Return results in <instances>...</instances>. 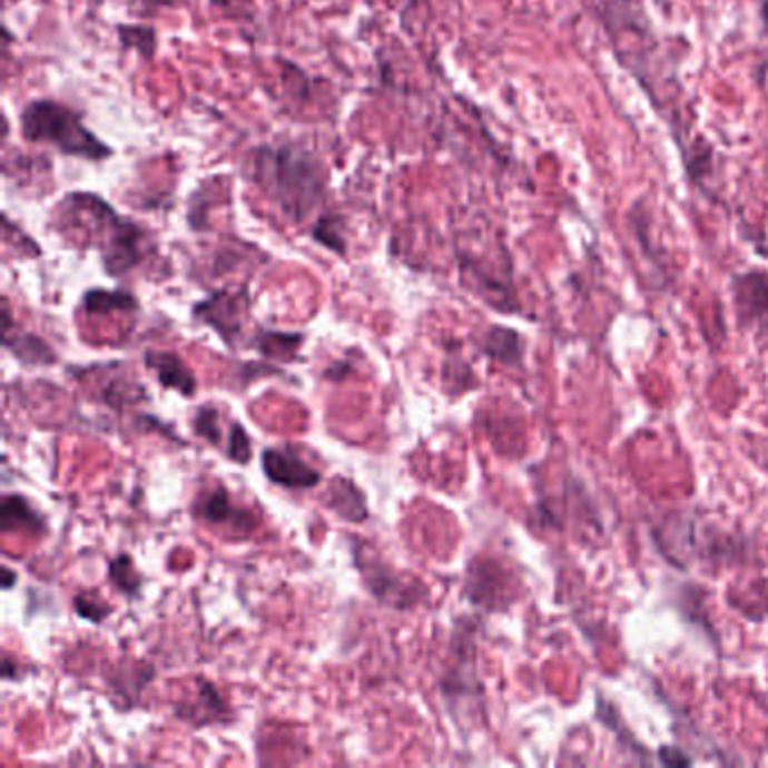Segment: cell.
<instances>
[{
  "instance_id": "obj_20",
  "label": "cell",
  "mask_w": 768,
  "mask_h": 768,
  "mask_svg": "<svg viewBox=\"0 0 768 768\" xmlns=\"http://www.w3.org/2000/svg\"><path fill=\"white\" fill-rule=\"evenodd\" d=\"M72 609L81 620H88L92 624H102L111 616V609L95 593H77L72 600Z\"/></svg>"
},
{
  "instance_id": "obj_26",
  "label": "cell",
  "mask_w": 768,
  "mask_h": 768,
  "mask_svg": "<svg viewBox=\"0 0 768 768\" xmlns=\"http://www.w3.org/2000/svg\"><path fill=\"white\" fill-rule=\"evenodd\" d=\"M14 582H17V574L12 568H3V589L6 591H12L14 589Z\"/></svg>"
},
{
  "instance_id": "obj_8",
  "label": "cell",
  "mask_w": 768,
  "mask_h": 768,
  "mask_svg": "<svg viewBox=\"0 0 768 768\" xmlns=\"http://www.w3.org/2000/svg\"><path fill=\"white\" fill-rule=\"evenodd\" d=\"M145 365L156 374V378L163 383V388H171L183 397H195L199 381L178 354L165 349H147Z\"/></svg>"
},
{
  "instance_id": "obj_2",
  "label": "cell",
  "mask_w": 768,
  "mask_h": 768,
  "mask_svg": "<svg viewBox=\"0 0 768 768\" xmlns=\"http://www.w3.org/2000/svg\"><path fill=\"white\" fill-rule=\"evenodd\" d=\"M21 134L28 142L52 145L66 156L102 163L114 156V149L83 127L77 111L52 102L35 100L21 114Z\"/></svg>"
},
{
  "instance_id": "obj_11",
  "label": "cell",
  "mask_w": 768,
  "mask_h": 768,
  "mask_svg": "<svg viewBox=\"0 0 768 768\" xmlns=\"http://www.w3.org/2000/svg\"><path fill=\"white\" fill-rule=\"evenodd\" d=\"M0 530H3V534L23 532L32 536H46L48 523L23 494H6L3 505H0Z\"/></svg>"
},
{
  "instance_id": "obj_23",
  "label": "cell",
  "mask_w": 768,
  "mask_h": 768,
  "mask_svg": "<svg viewBox=\"0 0 768 768\" xmlns=\"http://www.w3.org/2000/svg\"><path fill=\"white\" fill-rule=\"evenodd\" d=\"M228 457L242 466H246L253 457V444H250V437L246 433V429L235 422L230 424V437H228Z\"/></svg>"
},
{
  "instance_id": "obj_16",
  "label": "cell",
  "mask_w": 768,
  "mask_h": 768,
  "mask_svg": "<svg viewBox=\"0 0 768 768\" xmlns=\"http://www.w3.org/2000/svg\"><path fill=\"white\" fill-rule=\"evenodd\" d=\"M480 349L490 358L505 363V365H519L521 363V336L508 327H492L483 341H480Z\"/></svg>"
},
{
  "instance_id": "obj_6",
  "label": "cell",
  "mask_w": 768,
  "mask_h": 768,
  "mask_svg": "<svg viewBox=\"0 0 768 768\" xmlns=\"http://www.w3.org/2000/svg\"><path fill=\"white\" fill-rule=\"evenodd\" d=\"M197 519L208 521L213 525H228L237 534H250L257 528V519L253 512L237 508L230 501L228 490L215 488L197 496L195 505H191Z\"/></svg>"
},
{
  "instance_id": "obj_12",
  "label": "cell",
  "mask_w": 768,
  "mask_h": 768,
  "mask_svg": "<svg viewBox=\"0 0 768 768\" xmlns=\"http://www.w3.org/2000/svg\"><path fill=\"white\" fill-rule=\"evenodd\" d=\"M323 503L338 519L349 521V523H365L370 516L365 494L354 485V480L343 477V475H336L329 480Z\"/></svg>"
},
{
  "instance_id": "obj_7",
  "label": "cell",
  "mask_w": 768,
  "mask_h": 768,
  "mask_svg": "<svg viewBox=\"0 0 768 768\" xmlns=\"http://www.w3.org/2000/svg\"><path fill=\"white\" fill-rule=\"evenodd\" d=\"M142 239L145 230L131 221H125L118 226L114 237L105 246V266L107 273L114 277H120L136 268L142 262Z\"/></svg>"
},
{
  "instance_id": "obj_13",
  "label": "cell",
  "mask_w": 768,
  "mask_h": 768,
  "mask_svg": "<svg viewBox=\"0 0 768 768\" xmlns=\"http://www.w3.org/2000/svg\"><path fill=\"white\" fill-rule=\"evenodd\" d=\"M735 303L741 318H759L768 312V275L752 270L735 277L732 282Z\"/></svg>"
},
{
  "instance_id": "obj_15",
  "label": "cell",
  "mask_w": 768,
  "mask_h": 768,
  "mask_svg": "<svg viewBox=\"0 0 768 768\" xmlns=\"http://www.w3.org/2000/svg\"><path fill=\"white\" fill-rule=\"evenodd\" d=\"M305 345L303 332H277V329H259L253 338V347L273 361H296L301 347Z\"/></svg>"
},
{
  "instance_id": "obj_4",
  "label": "cell",
  "mask_w": 768,
  "mask_h": 768,
  "mask_svg": "<svg viewBox=\"0 0 768 768\" xmlns=\"http://www.w3.org/2000/svg\"><path fill=\"white\" fill-rule=\"evenodd\" d=\"M262 471L273 485L284 490H314L321 485V469L305 462L294 446L266 449L262 453Z\"/></svg>"
},
{
  "instance_id": "obj_17",
  "label": "cell",
  "mask_w": 768,
  "mask_h": 768,
  "mask_svg": "<svg viewBox=\"0 0 768 768\" xmlns=\"http://www.w3.org/2000/svg\"><path fill=\"white\" fill-rule=\"evenodd\" d=\"M109 582L127 598L136 600L145 584V578L138 572L134 559L129 554H118L109 561Z\"/></svg>"
},
{
  "instance_id": "obj_21",
  "label": "cell",
  "mask_w": 768,
  "mask_h": 768,
  "mask_svg": "<svg viewBox=\"0 0 768 768\" xmlns=\"http://www.w3.org/2000/svg\"><path fill=\"white\" fill-rule=\"evenodd\" d=\"M120 39L122 46L127 50L138 48V52H142L145 57H151L156 50V32L154 28H145V26H120Z\"/></svg>"
},
{
  "instance_id": "obj_14",
  "label": "cell",
  "mask_w": 768,
  "mask_h": 768,
  "mask_svg": "<svg viewBox=\"0 0 768 768\" xmlns=\"http://www.w3.org/2000/svg\"><path fill=\"white\" fill-rule=\"evenodd\" d=\"M151 679H154V667L149 662L136 660V662H120L111 675V679H107V681L111 686L114 699L125 697L127 710H129L136 706L138 697L151 683Z\"/></svg>"
},
{
  "instance_id": "obj_22",
  "label": "cell",
  "mask_w": 768,
  "mask_h": 768,
  "mask_svg": "<svg viewBox=\"0 0 768 768\" xmlns=\"http://www.w3.org/2000/svg\"><path fill=\"white\" fill-rule=\"evenodd\" d=\"M195 433L199 437H204L206 442H210L213 446H217L221 442V433H219V413L215 406H201L195 415Z\"/></svg>"
},
{
  "instance_id": "obj_10",
  "label": "cell",
  "mask_w": 768,
  "mask_h": 768,
  "mask_svg": "<svg viewBox=\"0 0 768 768\" xmlns=\"http://www.w3.org/2000/svg\"><path fill=\"white\" fill-rule=\"evenodd\" d=\"M3 318H6L3 347L8 352H12L26 365H52V363H57V352L41 336L23 332V329L14 332V321H12L8 301H6Z\"/></svg>"
},
{
  "instance_id": "obj_5",
  "label": "cell",
  "mask_w": 768,
  "mask_h": 768,
  "mask_svg": "<svg viewBox=\"0 0 768 768\" xmlns=\"http://www.w3.org/2000/svg\"><path fill=\"white\" fill-rule=\"evenodd\" d=\"M246 307H248V298L244 292L239 294L217 292L208 301L195 305L191 314H195L197 321L213 327L224 338V343L235 345V341L242 336Z\"/></svg>"
},
{
  "instance_id": "obj_19",
  "label": "cell",
  "mask_w": 768,
  "mask_h": 768,
  "mask_svg": "<svg viewBox=\"0 0 768 768\" xmlns=\"http://www.w3.org/2000/svg\"><path fill=\"white\" fill-rule=\"evenodd\" d=\"M312 237H314V242L334 250L336 255H345V250H347L345 237H343V226H341V219H336V217H321L312 228Z\"/></svg>"
},
{
  "instance_id": "obj_25",
  "label": "cell",
  "mask_w": 768,
  "mask_h": 768,
  "mask_svg": "<svg viewBox=\"0 0 768 768\" xmlns=\"http://www.w3.org/2000/svg\"><path fill=\"white\" fill-rule=\"evenodd\" d=\"M660 761H662V764H667V766H677V764L688 766L692 759H690V757H686V755H681V752H671V755H669V750L664 748V750H660Z\"/></svg>"
},
{
  "instance_id": "obj_3",
  "label": "cell",
  "mask_w": 768,
  "mask_h": 768,
  "mask_svg": "<svg viewBox=\"0 0 768 768\" xmlns=\"http://www.w3.org/2000/svg\"><path fill=\"white\" fill-rule=\"evenodd\" d=\"M354 563L361 572V580L367 589V593L391 609L400 611H411L426 598V589L420 580L406 578V574L395 572L388 563H383L381 559L367 557L363 548H354Z\"/></svg>"
},
{
  "instance_id": "obj_24",
  "label": "cell",
  "mask_w": 768,
  "mask_h": 768,
  "mask_svg": "<svg viewBox=\"0 0 768 768\" xmlns=\"http://www.w3.org/2000/svg\"><path fill=\"white\" fill-rule=\"evenodd\" d=\"M352 370H354V367H352L349 363L336 361V363H332V365L323 372V376H325V378H332V381H341V378H345Z\"/></svg>"
},
{
  "instance_id": "obj_18",
  "label": "cell",
  "mask_w": 768,
  "mask_h": 768,
  "mask_svg": "<svg viewBox=\"0 0 768 768\" xmlns=\"http://www.w3.org/2000/svg\"><path fill=\"white\" fill-rule=\"evenodd\" d=\"M83 309L88 314H111V312H136L138 301L129 292L92 289L83 296Z\"/></svg>"
},
{
  "instance_id": "obj_9",
  "label": "cell",
  "mask_w": 768,
  "mask_h": 768,
  "mask_svg": "<svg viewBox=\"0 0 768 768\" xmlns=\"http://www.w3.org/2000/svg\"><path fill=\"white\" fill-rule=\"evenodd\" d=\"M176 717L189 721L191 726L226 723L230 721V708L210 681L197 679V699L176 706Z\"/></svg>"
},
{
  "instance_id": "obj_1",
  "label": "cell",
  "mask_w": 768,
  "mask_h": 768,
  "mask_svg": "<svg viewBox=\"0 0 768 768\" xmlns=\"http://www.w3.org/2000/svg\"><path fill=\"white\" fill-rule=\"evenodd\" d=\"M253 174L257 185L294 221L307 219L325 204V165L303 147H259L253 154Z\"/></svg>"
},
{
  "instance_id": "obj_27",
  "label": "cell",
  "mask_w": 768,
  "mask_h": 768,
  "mask_svg": "<svg viewBox=\"0 0 768 768\" xmlns=\"http://www.w3.org/2000/svg\"><path fill=\"white\" fill-rule=\"evenodd\" d=\"M761 21H764V26L768 30V0H764V6H761Z\"/></svg>"
}]
</instances>
